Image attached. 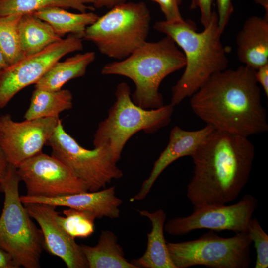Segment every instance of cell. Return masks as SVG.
<instances>
[{"label": "cell", "mask_w": 268, "mask_h": 268, "mask_svg": "<svg viewBox=\"0 0 268 268\" xmlns=\"http://www.w3.org/2000/svg\"><path fill=\"white\" fill-rule=\"evenodd\" d=\"M190 105L216 130L247 137L268 130L255 70L244 65L213 74L191 96Z\"/></svg>", "instance_id": "obj_1"}, {"label": "cell", "mask_w": 268, "mask_h": 268, "mask_svg": "<svg viewBox=\"0 0 268 268\" xmlns=\"http://www.w3.org/2000/svg\"><path fill=\"white\" fill-rule=\"evenodd\" d=\"M255 154L248 137L214 129L191 156L193 174L186 196L194 208L236 200L248 182Z\"/></svg>", "instance_id": "obj_2"}, {"label": "cell", "mask_w": 268, "mask_h": 268, "mask_svg": "<svg viewBox=\"0 0 268 268\" xmlns=\"http://www.w3.org/2000/svg\"><path fill=\"white\" fill-rule=\"evenodd\" d=\"M154 28L171 37L183 50L184 71L172 88L170 104L175 106L191 97L213 74L227 68L228 59L214 10L211 21L201 32L190 20L157 21Z\"/></svg>", "instance_id": "obj_3"}, {"label": "cell", "mask_w": 268, "mask_h": 268, "mask_svg": "<svg viewBox=\"0 0 268 268\" xmlns=\"http://www.w3.org/2000/svg\"><path fill=\"white\" fill-rule=\"evenodd\" d=\"M185 64L183 53L166 35L158 41L145 42L125 59L107 64L101 73L131 79L135 85L131 95L134 103L143 109H156L164 105L159 91L161 82Z\"/></svg>", "instance_id": "obj_4"}, {"label": "cell", "mask_w": 268, "mask_h": 268, "mask_svg": "<svg viewBox=\"0 0 268 268\" xmlns=\"http://www.w3.org/2000/svg\"><path fill=\"white\" fill-rule=\"evenodd\" d=\"M20 181L17 167L9 164L7 172L0 182V191L4 194L0 216V247L20 266L39 268L44 249L43 237L20 200Z\"/></svg>", "instance_id": "obj_5"}, {"label": "cell", "mask_w": 268, "mask_h": 268, "mask_svg": "<svg viewBox=\"0 0 268 268\" xmlns=\"http://www.w3.org/2000/svg\"><path fill=\"white\" fill-rule=\"evenodd\" d=\"M116 101L101 121L95 133L94 147L107 144L118 162L128 140L140 131L153 133L170 123L174 111L171 104L146 109L133 101L128 84L119 83L115 92Z\"/></svg>", "instance_id": "obj_6"}, {"label": "cell", "mask_w": 268, "mask_h": 268, "mask_svg": "<svg viewBox=\"0 0 268 268\" xmlns=\"http://www.w3.org/2000/svg\"><path fill=\"white\" fill-rule=\"evenodd\" d=\"M151 17L142 2L115 6L88 26L83 39L93 43L102 54L121 60L146 42Z\"/></svg>", "instance_id": "obj_7"}, {"label": "cell", "mask_w": 268, "mask_h": 268, "mask_svg": "<svg viewBox=\"0 0 268 268\" xmlns=\"http://www.w3.org/2000/svg\"><path fill=\"white\" fill-rule=\"evenodd\" d=\"M252 243L248 231L224 238L211 230L194 240L167 242V246L175 268L198 265L211 268H248L251 263Z\"/></svg>", "instance_id": "obj_8"}, {"label": "cell", "mask_w": 268, "mask_h": 268, "mask_svg": "<svg viewBox=\"0 0 268 268\" xmlns=\"http://www.w3.org/2000/svg\"><path fill=\"white\" fill-rule=\"evenodd\" d=\"M46 145L52 149L51 155L64 163L90 192L105 188L123 176L108 145L84 148L66 132L61 120Z\"/></svg>", "instance_id": "obj_9"}, {"label": "cell", "mask_w": 268, "mask_h": 268, "mask_svg": "<svg viewBox=\"0 0 268 268\" xmlns=\"http://www.w3.org/2000/svg\"><path fill=\"white\" fill-rule=\"evenodd\" d=\"M82 37L69 34L36 54L23 58L0 70V109L24 88L35 84L65 55L83 49Z\"/></svg>", "instance_id": "obj_10"}, {"label": "cell", "mask_w": 268, "mask_h": 268, "mask_svg": "<svg viewBox=\"0 0 268 268\" xmlns=\"http://www.w3.org/2000/svg\"><path fill=\"white\" fill-rule=\"evenodd\" d=\"M258 205V201L250 194L244 195L232 204L211 205L194 208L190 215L168 220L164 230L169 235L180 236L197 229L247 232L249 222Z\"/></svg>", "instance_id": "obj_11"}, {"label": "cell", "mask_w": 268, "mask_h": 268, "mask_svg": "<svg viewBox=\"0 0 268 268\" xmlns=\"http://www.w3.org/2000/svg\"><path fill=\"white\" fill-rule=\"evenodd\" d=\"M17 170L27 196L52 198L88 191L64 163L42 152L21 163Z\"/></svg>", "instance_id": "obj_12"}, {"label": "cell", "mask_w": 268, "mask_h": 268, "mask_svg": "<svg viewBox=\"0 0 268 268\" xmlns=\"http://www.w3.org/2000/svg\"><path fill=\"white\" fill-rule=\"evenodd\" d=\"M60 120L50 117L18 122L9 114L0 116V146L9 164L17 167L42 152Z\"/></svg>", "instance_id": "obj_13"}, {"label": "cell", "mask_w": 268, "mask_h": 268, "mask_svg": "<svg viewBox=\"0 0 268 268\" xmlns=\"http://www.w3.org/2000/svg\"><path fill=\"white\" fill-rule=\"evenodd\" d=\"M23 204L29 216L40 227L44 249L62 260L68 268H88L81 245L77 244L55 219L56 206L38 203Z\"/></svg>", "instance_id": "obj_14"}, {"label": "cell", "mask_w": 268, "mask_h": 268, "mask_svg": "<svg viewBox=\"0 0 268 268\" xmlns=\"http://www.w3.org/2000/svg\"><path fill=\"white\" fill-rule=\"evenodd\" d=\"M214 128L206 125L196 131H187L175 126L170 133L168 143L155 161L148 177L142 183L139 192L130 200L133 202L144 199L161 173L170 164L184 156H191L205 141Z\"/></svg>", "instance_id": "obj_15"}, {"label": "cell", "mask_w": 268, "mask_h": 268, "mask_svg": "<svg viewBox=\"0 0 268 268\" xmlns=\"http://www.w3.org/2000/svg\"><path fill=\"white\" fill-rule=\"evenodd\" d=\"M116 187L112 186L101 190L81 192L62 196L48 198L20 196L23 204L29 203H44L57 206L86 211L93 214L96 218L119 217V207L123 201L116 195Z\"/></svg>", "instance_id": "obj_16"}, {"label": "cell", "mask_w": 268, "mask_h": 268, "mask_svg": "<svg viewBox=\"0 0 268 268\" xmlns=\"http://www.w3.org/2000/svg\"><path fill=\"white\" fill-rule=\"evenodd\" d=\"M237 55L244 65L256 70L268 63V17L252 16L236 37Z\"/></svg>", "instance_id": "obj_17"}, {"label": "cell", "mask_w": 268, "mask_h": 268, "mask_svg": "<svg viewBox=\"0 0 268 268\" xmlns=\"http://www.w3.org/2000/svg\"><path fill=\"white\" fill-rule=\"evenodd\" d=\"M138 212L141 216L150 220L152 229L147 235V244L144 253L131 262L137 268H175L164 235L166 213L162 209H158L153 212L144 210Z\"/></svg>", "instance_id": "obj_18"}, {"label": "cell", "mask_w": 268, "mask_h": 268, "mask_svg": "<svg viewBox=\"0 0 268 268\" xmlns=\"http://www.w3.org/2000/svg\"><path fill=\"white\" fill-rule=\"evenodd\" d=\"M95 57V53L89 51L58 61L35 84V88L49 91L61 89L69 80L84 75Z\"/></svg>", "instance_id": "obj_19"}, {"label": "cell", "mask_w": 268, "mask_h": 268, "mask_svg": "<svg viewBox=\"0 0 268 268\" xmlns=\"http://www.w3.org/2000/svg\"><path fill=\"white\" fill-rule=\"evenodd\" d=\"M81 247L89 268H137L125 258L117 237L110 230L101 231L95 246Z\"/></svg>", "instance_id": "obj_20"}, {"label": "cell", "mask_w": 268, "mask_h": 268, "mask_svg": "<svg viewBox=\"0 0 268 268\" xmlns=\"http://www.w3.org/2000/svg\"><path fill=\"white\" fill-rule=\"evenodd\" d=\"M18 30L25 56L38 53L62 39L49 24L32 14L22 15Z\"/></svg>", "instance_id": "obj_21"}, {"label": "cell", "mask_w": 268, "mask_h": 268, "mask_svg": "<svg viewBox=\"0 0 268 268\" xmlns=\"http://www.w3.org/2000/svg\"><path fill=\"white\" fill-rule=\"evenodd\" d=\"M65 9L59 7H48L32 14L49 24L62 38L67 34H70L80 35L83 38L86 28L99 17L92 12L75 13Z\"/></svg>", "instance_id": "obj_22"}, {"label": "cell", "mask_w": 268, "mask_h": 268, "mask_svg": "<svg viewBox=\"0 0 268 268\" xmlns=\"http://www.w3.org/2000/svg\"><path fill=\"white\" fill-rule=\"evenodd\" d=\"M73 97L67 89L49 91L36 89L33 91L25 120L59 117L62 112L72 107Z\"/></svg>", "instance_id": "obj_23"}, {"label": "cell", "mask_w": 268, "mask_h": 268, "mask_svg": "<svg viewBox=\"0 0 268 268\" xmlns=\"http://www.w3.org/2000/svg\"><path fill=\"white\" fill-rule=\"evenodd\" d=\"M92 0H0V16L10 14H32L48 7L72 8L80 12L93 10L89 6Z\"/></svg>", "instance_id": "obj_24"}, {"label": "cell", "mask_w": 268, "mask_h": 268, "mask_svg": "<svg viewBox=\"0 0 268 268\" xmlns=\"http://www.w3.org/2000/svg\"><path fill=\"white\" fill-rule=\"evenodd\" d=\"M22 15L10 14L0 16V51L8 65L25 56L22 49L18 30Z\"/></svg>", "instance_id": "obj_25"}, {"label": "cell", "mask_w": 268, "mask_h": 268, "mask_svg": "<svg viewBox=\"0 0 268 268\" xmlns=\"http://www.w3.org/2000/svg\"><path fill=\"white\" fill-rule=\"evenodd\" d=\"M65 216L55 211L54 217L59 225L73 239L84 238L94 232L96 216L92 213L69 208L64 210Z\"/></svg>", "instance_id": "obj_26"}, {"label": "cell", "mask_w": 268, "mask_h": 268, "mask_svg": "<svg viewBox=\"0 0 268 268\" xmlns=\"http://www.w3.org/2000/svg\"><path fill=\"white\" fill-rule=\"evenodd\" d=\"M248 232L254 243L256 250L255 268H267L268 267V235L262 228L256 218H252Z\"/></svg>", "instance_id": "obj_27"}, {"label": "cell", "mask_w": 268, "mask_h": 268, "mask_svg": "<svg viewBox=\"0 0 268 268\" xmlns=\"http://www.w3.org/2000/svg\"><path fill=\"white\" fill-rule=\"evenodd\" d=\"M155 2L159 5L165 20L177 22L184 20L179 8L182 0H155Z\"/></svg>", "instance_id": "obj_28"}, {"label": "cell", "mask_w": 268, "mask_h": 268, "mask_svg": "<svg viewBox=\"0 0 268 268\" xmlns=\"http://www.w3.org/2000/svg\"><path fill=\"white\" fill-rule=\"evenodd\" d=\"M217 6L218 26L223 33L234 11V7L231 0H217Z\"/></svg>", "instance_id": "obj_29"}, {"label": "cell", "mask_w": 268, "mask_h": 268, "mask_svg": "<svg viewBox=\"0 0 268 268\" xmlns=\"http://www.w3.org/2000/svg\"><path fill=\"white\" fill-rule=\"evenodd\" d=\"M212 1L213 0H191L190 8L191 9L200 8L201 22L204 28L208 25L213 15Z\"/></svg>", "instance_id": "obj_30"}, {"label": "cell", "mask_w": 268, "mask_h": 268, "mask_svg": "<svg viewBox=\"0 0 268 268\" xmlns=\"http://www.w3.org/2000/svg\"><path fill=\"white\" fill-rule=\"evenodd\" d=\"M255 77L257 83H259L264 92L268 98V63L255 70Z\"/></svg>", "instance_id": "obj_31"}, {"label": "cell", "mask_w": 268, "mask_h": 268, "mask_svg": "<svg viewBox=\"0 0 268 268\" xmlns=\"http://www.w3.org/2000/svg\"><path fill=\"white\" fill-rule=\"evenodd\" d=\"M20 266L12 256L0 247V268H19Z\"/></svg>", "instance_id": "obj_32"}, {"label": "cell", "mask_w": 268, "mask_h": 268, "mask_svg": "<svg viewBox=\"0 0 268 268\" xmlns=\"http://www.w3.org/2000/svg\"><path fill=\"white\" fill-rule=\"evenodd\" d=\"M95 7H107L111 8L120 3L126 2L127 0H92Z\"/></svg>", "instance_id": "obj_33"}, {"label": "cell", "mask_w": 268, "mask_h": 268, "mask_svg": "<svg viewBox=\"0 0 268 268\" xmlns=\"http://www.w3.org/2000/svg\"><path fill=\"white\" fill-rule=\"evenodd\" d=\"M9 164L0 146V182L5 177L8 171Z\"/></svg>", "instance_id": "obj_34"}, {"label": "cell", "mask_w": 268, "mask_h": 268, "mask_svg": "<svg viewBox=\"0 0 268 268\" xmlns=\"http://www.w3.org/2000/svg\"><path fill=\"white\" fill-rule=\"evenodd\" d=\"M255 2L262 6L265 11L266 17H268V0H254Z\"/></svg>", "instance_id": "obj_35"}, {"label": "cell", "mask_w": 268, "mask_h": 268, "mask_svg": "<svg viewBox=\"0 0 268 268\" xmlns=\"http://www.w3.org/2000/svg\"><path fill=\"white\" fill-rule=\"evenodd\" d=\"M8 66V65L3 55L0 51V70L5 68Z\"/></svg>", "instance_id": "obj_36"}, {"label": "cell", "mask_w": 268, "mask_h": 268, "mask_svg": "<svg viewBox=\"0 0 268 268\" xmlns=\"http://www.w3.org/2000/svg\"><path fill=\"white\" fill-rule=\"evenodd\" d=\"M152 0L153 1H154V2H155V0Z\"/></svg>", "instance_id": "obj_37"}]
</instances>
